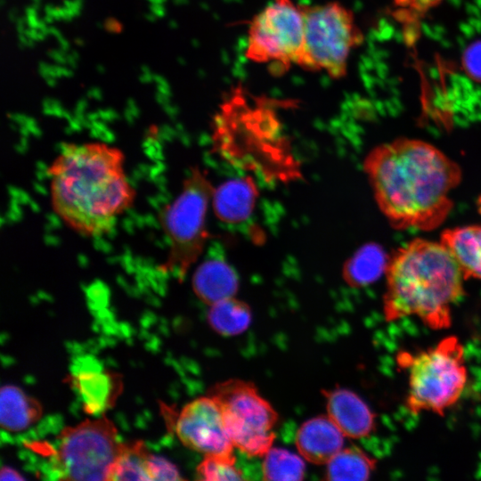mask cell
<instances>
[{
	"mask_svg": "<svg viewBox=\"0 0 481 481\" xmlns=\"http://www.w3.org/2000/svg\"><path fill=\"white\" fill-rule=\"evenodd\" d=\"M376 468V460L362 449H341L328 463L325 479L331 481H365Z\"/></svg>",
	"mask_w": 481,
	"mask_h": 481,
	"instance_id": "d6986e66",
	"label": "cell"
},
{
	"mask_svg": "<svg viewBox=\"0 0 481 481\" xmlns=\"http://www.w3.org/2000/svg\"><path fill=\"white\" fill-rule=\"evenodd\" d=\"M177 417L175 431L183 445L204 455L235 456L221 410L211 396L190 402Z\"/></svg>",
	"mask_w": 481,
	"mask_h": 481,
	"instance_id": "30bf717a",
	"label": "cell"
},
{
	"mask_svg": "<svg viewBox=\"0 0 481 481\" xmlns=\"http://www.w3.org/2000/svg\"><path fill=\"white\" fill-rule=\"evenodd\" d=\"M327 415L346 437L359 439L375 430V414L355 392L342 387L322 391Z\"/></svg>",
	"mask_w": 481,
	"mask_h": 481,
	"instance_id": "8fae6325",
	"label": "cell"
},
{
	"mask_svg": "<svg viewBox=\"0 0 481 481\" xmlns=\"http://www.w3.org/2000/svg\"><path fill=\"white\" fill-rule=\"evenodd\" d=\"M41 404L13 385H5L0 391V424L9 432H20L38 421Z\"/></svg>",
	"mask_w": 481,
	"mask_h": 481,
	"instance_id": "2e32d148",
	"label": "cell"
},
{
	"mask_svg": "<svg viewBox=\"0 0 481 481\" xmlns=\"http://www.w3.org/2000/svg\"><path fill=\"white\" fill-rule=\"evenodd\" d=\"M218 404L235 448L249 456L263 457L275 439L278 413L250 381L232 379L208 391Z\"/></svg>",
	"mask_w": 481,
	"mask_h": 481,
	"instance_id": "52a82bcc",
	"label": "cell"
},
{
	"mask_svg": "<svg viewBox=\"0 0 481 481\" xmlns=\"http://www.w3.org/2000/svg\"><path fill=\"white\" fill-rule=\"evenodd\" d=\"M25 478L11 467L4 466L0 472V480H24Z\"/></svg>",
	"mask_w": 481,
	"mask_h": 481,
	"instance_id": "4316f807",
	"label": "cell"
},
{
	"mask_svg": "<svg viewBox=\"0 0 481 481\" xmlns=\"http://www.w3.org/2000/svg\"><path fill=\"white\" fill-rule=\"evenodd\" d=\"M262 474L265 480H302L306 474L303 457L286 449L271 448L264 456Z\"/></svg>",
	"mask_w": 481,
	"mask_h": 481,
	"instance_id": "7402d4cb",
	"label": "cell"
},
{
	"mask_svg": "<svg viewBox=\"0 0 481 481\" xmlns=\"http://www.w3.org/2000/svg\"><path fill=\"white\" fill-rule=\"evenodd\" d=\"M363 169L379 210L397 230L431 231L450 214L461 180L458 164L436 146L397 138L373 148Z\"/></svg>",
	"mask_w": 481,
	"mask_h": 481,
	"instance_id": "6da1fadb",
	"label": "cell"
},
{
	"mask_svg": "<svg viewBox=\"0 0 481 481\" xmlns=\"http://www.w3.org/2000/svg\"><path fill=\"white\" fill-rule=\"evenodd\" d=\"M461 66L474 82L481 83V39L471 42L463 51Z\"/></svg>",
	"mask_w": 481,
	"mask_h": 481,
	"instance_id": "484cf974",
	"label": "cell"
},
{
	"mask_svg": "<svg viewBox=\"0 0 481 481\" xmlns=\"http://www.w3.org/2000/svg\"><path fill=\"white\" fill-rule=\"evenodd\" d=\"M440 242L447 249L465 279L481 280V225H467L444 230Z\"/></svg>",
	"mask_w": 481,
	"mask_h": 481,
	"instance_id": "9a60e30c",
	"label": "cell"
},
{
	"mask_svg": "<svg viewBox=\"0 0 481 481\" xmlns=\"http://www.w3.org/2000/svg\"><path fill=\"white\" fill-rule=\"evenodd\" d=\"M383 310L387 321L416 316L433 330L448 328L465 279L439 241L415 239L389 256Z\"/></svg>",
	"mask_w": 481,
	"mask_h": 481,
	"instance_id": "3957f363",
	"label": "cell"
},
{
	"mask_svg": "<svg viewBox=\"0 0 481 481\" xmlns=\"http://www.w3.org/2000/svg\"><path fill=\"white\" fill-rule=\"evenodd\" d=\"M388 259L378 244H365L344 264L343 279L353 288L370 285L385 274Z\"/></svg>",
	"mask_w": 481,
	"mask_h": 481,
	"instance_id": "ac0fdd59",
	"label": "cell"
},
{
	"mask_svg": "<svg viewBox=\"0 0 481 481\" xmlns=\"http://www.w3.org/2000/svg\"><path fill=\"white\" fill-rule=\"evenodd\" d=\"M257 190L249 178L227 181L215 188L212 207L218 219L228 224L245 221L253 211Z\"/></svg>",
	"mask_w": 481,
	"mask_h": 481,
	"instance_id": "4fadbf2b",
	"label": "cell"
},
{
	"mask_svg": "<svg viewBox=\"0 0 481 481\" xmlns=\"http://www.w3.org/2000/svg\"><path fill=\"white\" fill-rule=\"evenodd\" d=\"M398 363L408 371L405 403L412 413L431 412L443 416L465 390L468 370L463 346L456 336L416 354L400 353Z\"/></svg>",
	"mask_w": 481,
	"mask_h": 481,
	"instance_id": "277c9868",
	"label": "cell"
},
{
	"mask_svg": "<svg viewBox=\"0 0 481 481\" xmlns=\"http://www.w3.org/2000/svg\"><path fill=\"white\" fill-rule=\"evenodd\" d=\"M442 0H395L399 17L405 22L424 16L429 10L437 6Z\"/></svg>",
	"mask_w": 481,
	"mask_h": 481,
	"instance_id": "d4e9b609",
	"label": "cell"
},
{
	"mask_svg": "<svg viewBox=\"0 0 481 481\" xmlns=\"http://www.w3.org/2000/svg\"><path fill=\"white\" fill-rule=\"evenodd\" d=\"M214 190L206 174L193 167L179 194L160 208L158 220L168 251L159 270L183 277L199 259L208 239L207 213Z\"/></svg>",
	"mask_w": 481,
	"mask_h": 481,
	"instance_id": "5b68a950",
	"label": "cell"
},
{
	"mask_svg": "<svg viewBox=\"0 0 481 481\" xmlns=\"http://www.w3.org/2000/svg\"><path fill=\"white\" fill-rule=\"evenodd\" d=\"M47 175L53 212L84 237L109 233L135 202L125 153L106 143H64L47 167Z\"/></svg>",
	"mask_w": 481,
	"mask_h": 481,
	"instance_id": "7a4b0ae2",
	"label": "cell"
},
{
	"mask_svg": "<svg viewBox=\"0 0 481 481\" xmlns=\"http://www.w3.org/2000/svg\"><path fill=\"white\" fill-rule=\"evenodd\" d=\"M74 384L81 395L85 411L94 415L110 407L121 388V381L117 375L91 370L77 372Z\"/></svg>",
	"mask_w": 481,
	"mask_h": 481,
	"instance_id": "e0dca14e",
	"label": "cell"
},
{
	"mask_svg": "<svg viewBox=\"0 0 481 481\" xmlns=\"http://www.w3.org/2000/svg\"><path fill=\"white\" fill-rule=\"evenodd\" d=\"M346 436L329 416L304 422L296 435L299 454L314 464H327L342 448Z\"/></svg>",
	"mask_w": 481,
	"mask_h": 481,
	"instance_id": "7c38bea8",
	"label": "cell"
},
{
	"mask_svg": "<svg viewBox=\"0 0 481 481\" xmlns=\"http://www.w3.org/2000/svg\"><path fill=\"white\" fill-rule=\"evenodd\" d=\"M149 454L142 441L122 444L109 480H151L147 469Z\"/></svg>",
	"mask_w": 481,
	"mask_h": 481,
	"instance_id": "44dd1931",
	"label": "cell"
},
{
	"mask_svg": "<svg viewBox=\"0 0 481 481\" xmlns=\"http://www.w3.org/2000/svg\"><path fill=\"white\" fill-rule=\"evenodd\" d=\"M300 8L304 44L298 66L325 71L333 79L344 77L351 52L364 39L353 12L335 1Z\"/></svg>",
	"mask_w": 481,
	"mask_h": 481,
	"instance_id": "8992f818",
	"label": "cell"
},
{
	"mask_svg": "<svg viewBox=\"0 0 481 481\" xmlns=\"http://www.w3.org/2000/svg\"><path fill=\"white\" fill-rule=\"evenodd\" d=\"M122 443L105 416L64 428L53 468L61 480H109Z\"/></svg>",
	"mask_w": 481,
	"mask_h": 481,
	"instance_id": "ba28073f",
	"label": "cell"
},
{
	"mask_svg": "<svg viewBox=\"0 0 481 481\" xmlns=\"http://www.w3.org/2000/svg\"><path fill=\"white\" fill-rule=\"evenodd\" d=\"M235 462V456L205 455L197 467L198 478L207 481L241 480L243 474Z\"/></svg>",
	"mask_w": 481,
	"mask_h": 481,
	"instance_id": "603a6c76",
	"label": "cell"
},
{
	"mask_svg": "<svg viewBox=\"0 0 481 481\" xmlns=\"http://www.w3.org/2000/svg\"><path fill=\"white\" fill-rule=\"evenodd\" d=\"M147 469L152 480H182L179 470L171 461L159 455L150 453L147 460Z\"/></svg>",
	"mask_w": 481,
	"mask_h": 481,
	"instance_id": "cb8c5ba5",
	"label": "cell"
},
{
	"mask_svg": "<svg viewBox=\"0 0 481 481\" xmlns=\"http://www.w3.org/2000/svg\"><path fill=\"white\" fill-rule=\"evenodd\" d=\"M207 319L209 326L223 336H235L245 331L251 322V310L243 301L234 297L211 306Z\"/></svg>",
	"mask_w": 481,
	"mask_h": 481,
	"instance_id": "ffe728a7",
	"label": "cell"
},
{
	"mask_svg": "<svg viewBox=\"0 0 481 481\" xmlns=\"http://www.w3.org/2000/svg\"><path fill=\"white\" fill-rule=\"evenodd\" d=\"M192 289L205 304L211 306L218 301L234 297L239 288L235 271L224 260L208 259L195 270Z\"/></svg>",
	"mask_w": 481,
	"mask_h": 481,
	"instance_id": "5bb4252c",
	"label": "cell"
},
{
	"mask_svg": "<svg viewBox=\"0 0 481 481\" xmlns=\"http://www.w3.org/2000/svg\"><path fill=\"white\" fill-rule=\"evenodd\" d=\"M304 44L300 4L292 0H273L250 21L245 56L268 65L273 75L298 65Z\"/></svg>",
	"mask_w": 481,
	"mask_h": 481,
	"instance_id": "9c48e42d",
	"label": "cell"
}]
</instances>
